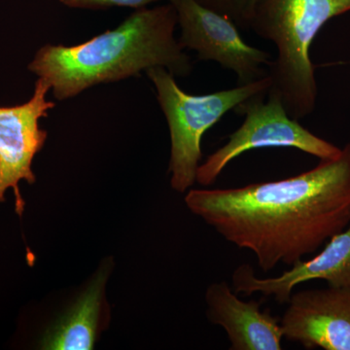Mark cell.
Masks as SVG:
<instances>
[{
	"instance_id": "3",
	"label": "cell",
	"mask_w": 350,
	"mask_h": 350,
	"mask_svg": "<svg viewBox=\"0 0 350 350\" xmlns=\"http://www.w3.org/2000/svg\"><path fill=\"white\" fill-rule=\"evenodd\" d=\"M350 0H256L250 29L275 44L269 66V91L282 98L291 118L312 114L317 84L310 51L315 36L333 18L349 12Z\"/></svg>"
},
{
	"instance_id": "2",
	"label": "cell",
	"mask_w": 350,
	"mask_h": 350,
	"mask_svg": "<svg viewBox=\"0 0 350 350\" xmlns=\"http://www.w3.org/2000/svg\"><path fill=\"white\" fill-rule=\"evenodd\" d=\"M176 11L170 2L135 9L118 27L75 46H43L29 64L49 83L55 98L68 100L96 85L138 76L161 66L174 76L192 72L190 57L174 31Z\"/></svg>"
},
{
	"instance_id": "7",
	"label": "cell",
	"mask_w": 350,
	"mask_h": 350,
	"mask_svg": "<svg viewBox=\"0 0 350 350\" xmlns=\"http://www.w3.org/2000/svg\"><path fill=\"white\" fill-rule=\"evenodd\" d=\"M51 91L49 83L38 78L33 96L24 105L0 107V202L5 200V193L13 189L16 198V213L23 215L25 200L19 183L36 182L32 162L47 140V131L39 125L41 118L55 107L47 100Z\"/></svg>"
},
{
	"instance_id": "9",
	"label": "cell",
	"mask_w": 350,
	"mask_h": 350,
	"mask_svg": "<svg viewBox=\"0 0 350 350\" xmlns=\"http://www.w3.org/2000/svg\"><path fill=\"white\" fill-rule=\"evenodd\" d=\"M319 280H325L330 287L350 288V223L329 239L321 252L308 261L295 262L282 275L258 278L250 265L243 264L232 276L237 294L261 293L273 296L278 304H287L299 284Z\"/></svg>"
},
{
	"instance_id": "10",
	"label": "cell",
	"mask_w": 350,
	"mask_h": 350,
	"mask_svg": "<svg viewBox=\"0 0 350 350\" xmlns=\"http://www.w3.org/2000/svg\"><path fill=\"white\" fill-rule=\"evenodd\" d=\"M206 301L207 319L224 329L230 349H282L280 319L269 310L262 312V301L241 300L227 282H217L207 288Z\"/></svg>"
},
{
	"instance_id": "6",
	"label": "cell",
	"mask_w": 350,
	"mask_h": 350,
	"mask_svg": "<svg viewBox=\"0 0 350 350\" xmlns=\"http://www.w3.org/2000/svg\"><path fill=\"white\" fill-rule=\"evenodd\" d=\"M177 15L183 49L194 50L202 61L216 62L234 71L238 84L259 81L269 75L273 57L266 51L252 47L241 38L229 18L202 5L197 0H169Z\"/></svg>"
},
{
	"instance_id": "8",
	"label": "cell",
	"mask_w": 350,
	"mask_h": 350,
	"mask_svg": "<svg viewBox=\"0 0 350 350\" xmlns=\"http://www.w3.org/2000/svg\"><path fill=\"white\" fill-rule=\"evenodd\" d=\"M287 304L284 338L306 349L350 350V288L303 290Z\"/></svg>"
},
{
	"instance_id": "4",
	"label": "cell",
	"mask_w": 350,
	"mask_h": 350,
	"mask_svg": "<svg viewBox=\"0 0 350 350\" xmlns=\"http://www.w3.org/2000/svg\"><path fill=\"white\" fill-rule=\"evenodd\" d=\"M145 72L156 88L159 105L169 125L170 185L179 193L186 192L197 181L204 133L243 101L268 93L271 87L268 75L234 89L196 96L182 91L167 69L157 66Z\"/></svg>"
},
{
	"instance_id": "13",
	"label": "cell",
	"mask_w": 350,
	"mask_h": 350,
	"mask_svg": "<svg viewBox=\"0 0 350 350\" xmlns=\"http://www.w3.org/2000/svg\"><path fill=\"white\" fill-rule=\"evenodd\" d=\"M69 8L86 9V10H105L113 7H129L139 9L163 0H59Z\"/></svg>"
},
{
	"instance_id": "5",
	"label": "cell",
	"mask_w": 350,
	"mask_h": 350,
	"mask_svg": "<svg viewBox=\"0 0 350 350\" xmlns=\"http://www.w3.org/2000/svg\"><path fill=\"white\" fill-rule=\"evenodd\" d=\"M245 118L243 125L229 137V142L200 165L197 181L211 186L234 159L245 152L261 148H295L319 160L338 158L342 149L313 135L298 120L288 115L282 98L275 93L257 94L234 109Z\"/></svg>"
},
{
	"instance_id": "1",
	"label": "cell",
	"mask_w": 350,
	"mask_h": 350,
	"mask_svg": "<svg viewBox=\"0 0 350 350\" xmlns=\"http://www.w3.org/2000/svg\"><path fill=\"white\" fill-rule=\"evenodd\" d=\"M185 202L226 241L251 251L262 273L292 266L349 225L350 144L289 178L191 190Z\"/></svg>"
},
{
	"instance_id": "11",
	"label": "cell",
	"mask_w": 350,
	"mask_h": 350,
	"mask_svg": "<svg viewBox=\"0 0 350 350\" xmlns=\"http://www.w3.org/2000/svg\"><path fill=\"white\" fill-rule=\"evenodd\" d=\"M107 275L96 276L86 292L76 301L56 326L48 331L42 349L52 350H90L94 349L100 328L103 295Z\"/></svg>"
},
{
	"instance_id": "12",
	"label": "cell",
	"mask_w": 350,
	"mask_h": 350,
	"mask_svg": "<svg viewBox=\"0 0 350 350\" xmlns=\"http://www.w3.org/2000/svg\"><path fill=\"white\" fill-rule=\"evenodd\" d=\"M232 20L239 29H250L256 0H197Z\"/></svg>"
}]
</instances>
